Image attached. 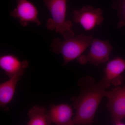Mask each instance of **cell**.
Returning <instances> with one entry per match:
<instances>
[{
	"label": "cell",
	"mask_w": 125,
	"mask_h": 125,
	"mask_svg": "<svg viewBox=\"0 0 125 125\" xmlns=\"http://www.w3.org/2000/svg\"><path fill=\"white\" fill-rule=\"evenodd\" d=\"M81 91L78 97L72 98L76 115L73 118L75 125H90L93 121L101 100L105 97V87L100 81L90 76L81 78L78 83Z\"/></svg>",
	"instance_id": "6da1fadb"
},
{
	"label": "cell",
	"mask_w": 125,
	"mask_h": 125,
	"mask_svg": "<svg viewBox=\"0 0 125 125\" xmlns=\"http://www.w3.org/2000/svg\"><path fill=\"white\" fill-rule=\"evenodd\" d=\"M93 37L81 34L76 37H71L62 41L55 38L51 43V50L56 54H61L64 58L63 65H66L78 58L91 45Z\"/></svg>",
	"instance_id": "7a4b0ae2"
},
{
	"label": "cell",
	"mask_w": 125,
	"mask_h": 125,
	"mask_svg": "<svg viewBox=\"0 0 125 125\" xmlns=\"http://www.w3.org/2000/svg\"><path fill=\"white\" fill-rule=\"evenodd\" d=\"M50 11L52 18L47 21L48 30H55L56 32L62 34L64 39L74 36L72 30V23L66 20V0H42Z\"/></svg>",
	"instance_id": "3957f363"
},
{
	"label": "cell",
	"mask_w": 125,
	"mask_h": 125,
	"mask_svg": "<svg viewBox=\"0 0 125 125\" xmlns=\"http://www.w3.org/2000/svg\"><path fill=\"white\" fill-rule=\"evenodd\" d=\"M89 52L87 55H81L77 58L78 62L82 65L89 62L98 66L109 60V55L113 48L107 40L102 41L93 39Z\"/></svg>",
	"instance_id": "277c9868"
},
{
	"label": "cell",
	"mask_w": 125,
	"mask_h": 125,
	"mask_svg": "<svg viewBox=\"0 0 125 125\" xmlns=\"http://www.w3.org/2000/svg\"><path fill=\"white\" fill-rule=\"evenodd\" d=\"M105 97L108 99L107 104L114 125H125L122 120L125 117V87H117L111 91H106Z\"/></svg>",
	"instance_id": "5b68a950"
},
{
	"label": "cell",
	"mask_w": 125,
	"mask_h": 125,
	"mask_svg": "<svg viewBox=\"0 0 125 125\" xmlns=\"http://www.w3.org/2000/svg\"><path fill=\"white\" fill-rule=\"evenodd\" d=\"M102 11L99 8L94 9L93 6H87L74 11L75 22L80 24L87 31L93 29L102 22Z\"/></svg>",
	"instance_id": "8992f818"
},
{
	"label": "cell",
	"mask_w": 125,
	"mask_h": 125,
	"mask_svg": "<svg viewBox=\"0 0 125 125\" xmlns=\"http://www.w3.org/2000/svg\"><path fill=\"white\" fill-rule=\"evenodd\" d=\"M17 5L10 15L18 19L22 26L26 27L30 22H34L40 26L38 10L36 6L29 0H16Z\"/></svg>",
	"instance_id": "52a82bcc"
},
{
	"label": "cell",
	"mask_w": 125,
	"mask_h": 125,
	"mask_svg": "<svg viewBox=\"0 0 125 125\" xmlns=\"http://www.w3.org/2000/svg\"><path fill=\"white\" fill-rule=\"evenodd\" d=\"M125 70V60L117 56L107 64L104 72L105 76L101 80L105 89H108L111 84L115 86L121 85L123 78L121 74Z\"/></svg>",
	"instance_id": "ba28073f"
},
{
	"label": "cell",
	"mask_w": 125,
	"mask_h": 125,
	"mask_svg": "<svg viewBox=\"0 0 125 125\" xmlns=\"http://www.w3.org/2000/svg\"><path fill=\"white\" fill-rule=\"evenodd\" d=\"M28 66V61H21L11 54H6L0 57V67L10 78L16 75L22 76L25 70Z\"/></svg>",
	"instance_id": "9c48e42d"
},
{
	"label": "cell",
	"mask_w": 125,
	"mask_h": 125,
	"mask_svg": "<svg viewBox=\"0 0 125 125\" xmlns=\"http://www.w3.org/2000/svg\"><path fill=\"white\" fill-rule=\"evenodd\" d=\"M49 112L52 122L56 125H75L73 119H72L73 109L69 104H52Z\"/></svg>",
	"instance_id": "30bf717a"
},
{
	"label": "cell",
	"mask_w": 125,
	"mask_h": 125,
	"mask_svg": "<svg viewBox=\"0 0 125 125\" xmlns=\"http://www.w3.org/2000/svg\"><path fill=\"white\" fill-rule=\"evenodd\" d=\"M21 76H14L0 84V106L2 108L8 110L6 106L13 99L16 85Z\"/></svg>",
	"instance_id": "8fae6325"
},
{
	"label": "cell",
	"mask_w": 125,
	"mask_h": 125,
	"mask_svg": "<svg viewBox=\"0 0 125 125\" xmlns=\"http://www.w3.org/2000/svg\"><path fill=\"white\" fill-rule=\"evenodd\" d=\"M30 120L28 125H49L52 122L49 112L45 108L34 106L28 114Z\"/></svg>",
	"instance_id": "7c38bea8"
},
{
	"label": "cell",
	"mask_w": 125,
	"mask_h": 125,
	"mask_svg": "<svg viewBox=\"0 0 125 125\" xmlns=\"http://www.w3.org/2000/svg\"><path fill=\"white\" fill-rule=\"evenodd\" d=\"M120 14L122 17V21L119 24L120 27L125 25V0H123L120 6Z\"/></svg>",
	"instance_id": "4fadbf2b"
}]
</instances>
